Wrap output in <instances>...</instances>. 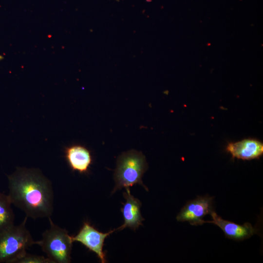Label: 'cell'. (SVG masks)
<instances>
[{
  "label": "cell",
  "instance_id": "7c38bea8",
  "mask_svg": "<svg viewBox=\"0 0 263 263\" xmlns=\"http://www.w3.org/2000/svg\"><path fill=\"white\" fill-rule=\"evenodd\" d=\"M17 263H52L47 258L43 256H38L26 253L18 260Z\"/></svg>",
  "mask_w": 263,
  "mask_h": 263
},
{
  "label": "cell",
  "instance_id": "9c48e42d",
  "mask_svg": "<svg viewBox=\"0 0 263 263\" xmlns=\"http://www.w3.org/2000/svg\"><path fill=\"white\" fill-rule=\"evenodd\" d=\"M210 214L212 220L205 221V223H209L217 225L222 229L226 237L229 239L236 241L244 240L250 238L257 232V229L249 223L240 225L223 219L214 211Z\"/></svg>",
  "mask_w": 263,
  "mask_h": 263
},
{
  "label": "cell",
  "instance_id": "ba28073f",
  "mask_svg": "<svg viewBox=\"0 0 263 263\" xmlns=\"http://www.w3.org/2000/svg\"><path fill=\"white\" fill-rule=\"evenodd\" d=\"M64 156L69 166L73 171L86 173L93 162L91 152L86 147L73 144L65 147Z\"/></svg>",
  "mask_w": 263,
  "mask_h": 263
},
{
  "label": "cell",
  "instance_id": "30bf717a",
  "mask_svg": "<svg viewBox=\"0 0 263 263\" xmlns=\"http://www.w3.org/2000/svg\"><path fill=\"white\" fill-rule=\"evenodd\" d=\"M125 188L126 192H124L123 195L126 202L121 209L124 222L117 230H121L126 227H129L135 230L140 225H143L142 221L144 220L140 212L141 203L131 195L130 188Z\"/></svg>",
  "mask_w": 263,
  "mask_h": 263
},
{
  "label": "cell",
  "instance_id": "52a82bcc",
  "mask_svg": "<svg viewBox=\"0 0 263 263\" xmlns=\"http://www.w3.org/2000/svg\"><path fill=\"white\" fill-rule=\"evenodd\" d=\"M232 158L243 160L259 159L263 154V143L254 138H245L242 140L228 143L225 148Z\"/></svg>",
  "mask_w": 263,
  "mask_h": 263
},
{
  "label": "cell",
  "instance_id": "3957f363",
  "mask_svg": "<svg viewBox=\"0 0 263 263\" xmlns=\"http://www.w3.org/2000/svg\"><path fill=\"white\" fill-rule=\"evenodd\" d=\"M148 169L145 155L141 151L131 150L123 152L117 158L114 173L115 186L113 192L137 184L144 187L142 176Z\"/></svg>",
  "mask_w": 263,
  "mask_h": 263
},
{
  "label": "cell",
  "instance_id": "6da1fadb",
  "mask_svg": "<svg viewBox=\"0 0 263 263\" xmlns=\"http://www.w3.org/2000/svg\"><path fill=\"white\" fill-rule=\"evenodd\" d=\"M7 179V195L12 204L27 217H51L54 210L52 184L39 169L17 167Z\"/></svg>",
  "mask_w": 263,
  "mask_h": 263
},
{
  "label": "cell",
  "instance_id": "5b68a950",
  "mask_svg": "<svg viewBox=\"0 0 263 263\" xmlns=\"http://www.w3.org/2000/svg\"><path fill=\"white\" fill-rule=\"evenodd\" d=\"M213 198L208 196L198 197L188 202L176 216L178 222H188L192 225L205 223L203 218L213 211Z\"/></svg>",
  "mask_w": 263,
  "mask_h": 263
},
{
  "label": "cell",
  "instance_id": "7a4b0ae2",
  "mask_svg": "<svg viewBox=\"0 0 263 263\" xmlns=\"http://www.w3.org/2000/svg\"><path fill=\"white\" fill-rule=\"evenodd\" d=\"M27 217L19 225H15L0 233V263H17L26 253L35 241L26 227Z\"/></svg>",
  "mask_w": 263,
  "mask_h": 263
},
{
  "label": "cell",
  "instance_id": "8992f818",
  "mask_svg": "<svg viewBox=\"0 0 263 263\" xmlns=\"http://www.w3.org/2000/svg\"><path fill=\"white\" fill-rule=\"evenodd\" d=\"M115 230H111L107 233L99 231L89 222H85L78 232L71 236L73 242H78L83 244L90 250L95 253L101 263H106L105 254L103 251V247L105 239Z\"/></svg>",
  "mask_w": 263,
  "mask_h": 263
},
{
  "label": "cell",
  "instance_id": "8fae6325",
  "mask_svg": "<svg viewBox=\"0 0 263 263\" xmlns=\"http://www.w3.org/2000/svg\"><path fill=\"white\" fill-rule=\"evenodd\" d=\"M8 195L0 192V233L14 225L15 215Z\"/></svg>",
  "mask_w": 263,
  "mask_h": 263
},
{
  "label": "cell",
  "instance_id": "277c9868",
  "mask_svg": "<svg viewBox=\"0 0 263 263\" xmlns=\"http://www.w3.org/2000/svg\"><path fill=\"white\" fill-rule=\"evenodd\" d=\"M50 228L42 234L40 241H35L39 245L52 263H69L71 261L73 241L67 230L54 224L48 218Z\"/></svg>",
  "mask_w": 263,
  "mask_h": 263
}]
</instances>
